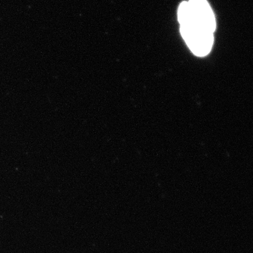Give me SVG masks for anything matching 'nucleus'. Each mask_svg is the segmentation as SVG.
<instances>
[{
	"label": "nucleus",
	"mask_w": 253,
	"mask_h": 253,
	"mask_svg": "<svg viewBox=\"0 0 253 253\" xmlns=\"http://www.w3.org/2000/svg\"><path fill=\"white\" fill-rule=\"evenodd\" d=\"M178 21L180 26H191L214 33L216 21L207 0L182 1L178 9Z\"/></svg>",
	"instance_id": "obj_1"
},
{
	"label": "nucleus",
	"mask_w": 253,
	"mask_h": 253,
	"mask_svg": "<svg viewBox=\"0 0 253 253\" xmlns=\"http://www.w3.org/2000/svg\"><path fill=\"white\" fill-rule=\"evenodd\" d=\"M183 39L190 50L198 56H207L214 43V33L191 26H180Z\"/></svg>",
	"instance_id": "obj_2"
}]
</instances>
